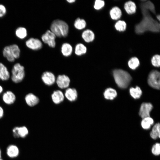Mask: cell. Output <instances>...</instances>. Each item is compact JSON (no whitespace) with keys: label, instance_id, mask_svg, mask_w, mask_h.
<instances>
[{"label":"cell","instance_id":"f546056e","mask_svg":"<svg viewBox=\"0 0 160 160\" xmlns=\"http://www.w3.org/2000/svg\"><path fill=\"white\" fill-rule=\"evenodd\" d=\"M74 26L77 29L81 30L85 28L86 26V23L84 19L78 18L75 20Z\"/></svg>","mask_w":160,"mask_h":160},{"label":"cell","instance_id":"ab89813d","mask_svg":"<svg viewBox=\"0 0 160 160\" xmlns=\"http://www.w3.org/2000/svg\"><path fill=\"white\" fill-rule=\"evenodd\" d=\"M156 17H157V19L159 20V21L160 19V15H157L156 16Z\"/></svg>","mask_w":160,"mask_h":160},{"label":"cell","instance_id":"d6986e66","mask_svg":"<svg viewBox=\"0 0 160 160\" xmlns=\"http://www.w3.org/2000/svg\"><path fill=\"white\" fill-rule=\"evenodd\" d=\"M15 35L16 36L20 39L25 38L28 35V32L26 29L23 27H19L15 31Z\"/></svg>","mask_w":160,"mask_h":160},{"label":"cell","instance_id":"ffe728a7","mask_svg":"<svg viewBox=\"0 0 160 160\" xmlns=\"http://www.w3.org/2000/svg\"><path fill=\"white\" fill-rule=\"evenodd\" d=\"M150 136L152 139L154 140L160 137L159 123H157L153 126L150 133Z\"/></svg>","mask_w":160,"mask_h":160},{"label":"cell","instance_id":"cb8c5ba5","mask_svg":"<svg viewBox=\"0 0 160 160\" xmlns=\"http://www.w3.org/2000/svg\"><path fill=\"white\" fill-rule=\"evenodd\" d=\"M111 18L114 20H117L120 18L122 15L121 11L119 8L117 7H113L110 12Z\"/></svg>","mask_w":160,"mask_h":160},{"label":"cell","instance_id":"277c9868","mask_svg":"<svg viewBox=\"0 0 160 160\" xmlns=\"http://www.w3.org/2000/svg\"><path fill=\"white\" fill-rule=\"evenodd\" d=\"M25 76L24 67L20 63H15L13 65L12 70V81L15 83H19L23 80Z\"/></svg>","mask_w":160,"mask_h":160},{"label":"cell","instance_id":"d590c367","mask_svg":"<svg viewBox=\"0 0 160 160\" xmlns=\"http://www.w3.org/2000/svg\"><path fill=\"white\" fill-rule=\"evenodd\" d=\"M7 12L6 7L4 5L0 4V18L4 17Z\"/></svg>","mask_w":160,"mask_h":160},{"label":"cell","instance_id":"1f68e13d","mask_svg":"<svg viewBox=\"0 0 160 160\" xmlns=\"http://www.w3.org/2000/svg\"><path fill=\"white\" fill-rule=\"evenodd\" d=\"M126 26V23L125 21L120 20L116 23L115 27L117 30L123 31L125 30Z\"/></svg>","mask_w":160,"mask_h":160},{"label":"cell","instance_id":"2e32d148","mask_svg":"<svg viewBox=\"0 0 160 160\" xmlns=\"http://www.w3.org/2000/svg\"><path fill=\"white\" fill-rule=\"evenodd\" d=\"M82 37L85 42L89 43L93 41L95 38V34L91 30L87 29L82 33Z\"/></svg>","mask_w":160,"mask_h":160},{"label":"cell","instance_id":"484cf974","mask_svg":"<svg viewBox=\"0 0 160 160\" xmlns=\"http://www.w3.org/2000/svg\"><path fill=\"white\" fill-rule=\"evenodd\" d=\"M72 47L69 43H64L61 47V52L63 55L66 57L70 56L72 52Z\"/></svg>","mask_w":160,"mask_h":160},{"label":"cell","instance_id":"4fadbf2b","mask_svg":"<svg viewBox=\"0 0 160 160\" xmlns=\"http://www.w3.org/2000/svg\"><path fill=\"white\" fill-rule=\"evenodd\" d=\"M25 100L27 104L31 107L35 105L39 102V98L32 93H29L27 94L25 96Z\"/></svg>","mask_w":160,"mask_h":160},{"label":"cell","instance_id":"8d00e7d4","mask_svg":"<svg viewBox=\"0 0 160 160\" xmlns=\"http://www.w3.org/2000/svg\"><path fill=\"white\" fill-rule=\"evenodd\" d=\"M4 115V110L0 106V119Z\"/></svg>","mask_w":160,"mask_h":160},{"label":"cell","instance_id":"52a82bcc","mask_svg":"<svg viewBox=\"0 0 160 160\" xmlns=\"http://www.w3.org/2000/svg\"><path fill=\"white\" fill-rule=\"evenodd\" d=\"M26 47L30 49L37 50L41 48L42 44L38 39L31 37L28 39L25 42Z\"/></svg>","mask_w":160,"mask_h":160},{"label":"cell","instance_id":"3957f363","mask_svg":"<svg viewBox=\"0 0 160 160\" xmlns=\"http://www.w3.org/2000/svg\"><path fill=\"white\" fill-rule=\"evenodd\" d=\"M68 28V25L65 22L58 19L54 20L50 26L51 31L59 37H66Z\"/></svg>","mask_w":160,"mask_h":160},{"label":"cell","instance_id":"74e56055","mask_svg":"<svg viewBox=\"0 0 160 160\" xmlns=\"http://www.w3.org/2000/svg\"><path fill=\"white\" fill-rule=\"evenodd\" d=\"M67 1L69 3H72L75 2V0H67Z\"/></svg>","mask_w":160,"mask_h":160},{"label":"cell","instance_id":"836d02e7","mask_svg":"<svg viewBox=\"0 0 160 160\" xmlns=\"http://www.w3.org/2000/svg\"><path fill=\"white\" fill-rule=\"evenodd\" d=\"M152 154L155 156H158L160 154V144L156 143L152 146L151 149Z\"/></svg>","mask_w":160,"mask_h":160},{"label":"cell","instance_id":"60d3db41","mask_svg":"<svg viewBox=\"0 0 160 160\" xmlns=\"http://www.w3.org/2000/svg\"><path fill=\"white\" fill-rule=\"evenodd\" d=\"M1 150L0 149V159H1Z\"/></svg>","mask_w":160,"mask_h":160},{"label":"cell","instance_id":"83f0119b","mask_svg":"<svg viewBox=\"0 0 160 160\" xmlns=\"http://www.w3.org/2000/svg\"><path fill=\"white\" fill-rule=\"evenodd\" d=\"M131 95L134 99H137L140 97L142 94V91L140 88L137 86L135 88L131 87L129 89Z\"/></svg>","mask_w":160,"mask_h":160},{"label":"cell","instance_id":"5bb4252c","mask_svg":"<svg viewBox=\"0 0 160 160\" xmlns=\"http://www.w3.org/2000/svg\"><path fill=\"white\" fill-rule=\"evenodd\" d=\"M10 76V73L7 67L0 63V79L3 81L8 80Z\"/></svg>","mask_w":160,"mask_h":160},{"label":"cell","instance_id":"603a6c76","mask_svg":"<svg viewBox=\"0 0 160 160\" xmlns=\"http://www.w3.org/2000/svg\"><path fill=\"white\" fill-rule=\"evenodd\" d=\"M154 123L153 119L151 117H147L143 119L141 122V126L144 129H149Z\"/></svg>","mask_w":160,"mask_h":160},{"label":"cell","instance_id":"4316f807","mask_svg":"<svg viewBox=\"0 0 160 160\" xmlns=\"http://www.w3.org/2000/svg\"><path fill=\"white\" fill-rule=\"evenodd\" d=\"M2 54L3 56L10 62H13L15 60V58L12 55L9 46L4 47L3 50Z\"/></svg>","mask_w":160,"mask_h":160},{"label":"cell","instance_id":"b9f144b4","mask_svg":"<svg viewBox=\"0 0 160 160\" xmlns=\"http://www.w3.org/2000/svg\"><path fill=\"white\" fill-rule=\"evenodd\" d=\"M0 160H3L1 159H0Z\"/></svg>","mask_w":160,"mask_h":160},{"label":"cell","instance_id":"d4e9b609","mask_svg":"<svg viewBox=\"0 0 160 160\" xmlns=\"http://www.w3.org/2000/svg\"><path fill=\"white\" fill-rule=\"evenodd\" d=\"M11 52L15 59L19 58L20 56V49L19 46L15 44L9 45Z\"/></svg>","mask_w":160,"mask_h":160},{"label":"cell","instance_id":"7a4b0ae2","mask_svg":"<svg viewBox=\"0 0 160 160\" xmlns=\"http://www.w3.org/2000/svg\"><path fill=\"white\" fill-rule=\"evenodd\" d=\"M113 75L117 85L122 89L127 88L132 79L131 75L128 72L122 69L114 70Z\"/></svg>","mask_w":160,"mask_h":160},{"label":"cell","instance_id":"30bf717a","mask_svg":"<svg viewBox=\"0 0 160 160\" xmlns=\"http://www.w3.org/2000/svg\"><path fill=\"white\" fill-rule=\"evenodd\" d=\"M13 136L15 138L25 137L28 134V131L25 126L22 127H16L12 130Z\"/></svg>","mask_w":160,"mask_h":160},{"label":"cell","instance_id":"8fae6325","mask_svg":"<svg viewBox=\"0 0 160 160\" xmlns=\"http://www.w3.org/2000/svg\"><path fill=\"white\" fill-rule=\"evenodd\" d=\"M41 79L44 82L48 85H52L55 81V77L54 75L52 73L47 71L43 73Z\"/></svg>","mask_w":160,"mask_h":160},{"label":"cell","instance_id":"7402d4cb","mask_svg":"<svg viewBox=\"0 0 160 160\" xmlns=\"http://www.w3.org/2000/svg\"><path fill=\"white\" fill-rule=\"evenodd\" d=\"M7 153L11 158H15L19 154V150L15 145H10L7 148Z\"/></svg>","mask_w":160,"mask_h":160},{"label":"cell","instance_id":"9a60e30c","mask_svg":"<svg viewBox=\"0 0 160 160\" xmlns=\"http://www.w3.org/2000/svg\"><path fill=\"white\" fill-rule=\"evenodd\" d=\"M65 95L68 100L71 101H73L76 99L77 97V93L75 89L69 88L66 90Z\"/></svg>","mask_w":160,"mask_h":160},{"label":"cell","instance_id":"7c38bea8","mask_svg":"<svg viewBox=\"0 0 160 160\" xmlns=\"http://www.w3.org/2000/svg\"><path fill=\"white\" fill-rule=\"evenodd\" d=\"M2 99L5 103L10 105L14 103L16 100V97L13 92L8 91L3 95Z\"/></svg>","mask_w":160,"mask_h":160},{"label":"cell","instance_id":"f35d334b","mask_svg":"<svg viewBox=\"0 0 160 160\" xmlns=\"http://www.w3.org/2000/svg\"><path fill=\"white\" fill-rule=\"evenodd\" d=\"M3 90V89L1 85H0V94L2 92Z\"/></svg>","mask_w":160,"mask_h":160},{"label":"cell","instance_id":"9c48e42d","mask_svg":"<svg viewBox=\"0 0 160 160\" xmlns=\"http://www.w3.org/2000/svg\"><path fill=\"white\" fill-rule=\"evenodd\" d=\"M70 82L69 78L64 75L58 76L56 80V83L58 86L61 89L67 87L69 85Z\"/></svg>","mask_w":160,"mask_h":160},{"label":"cell","instance_id":"6da1fadb","mask_svg":"<svg viewBox=\"0 0 160 160\" xmlns=\"http://www.w3.org/2000/svg\"><path fill=\"white\" fill-rule=\"evenodd\" d=\"M140 4L142 18L140 21L135 27V31L141 34L149 31L157 33L160 31V24L152 17L151 13L156 14L154 5L150 1H142Z\"/></svg>","mask_w":160,"mask_h":160},{"label":"cell","instance_id":"ac0fdd59","mask_svg":"<svg viewBox=\"0 0 160 160\" xmlns=\"http://www.w3.org/2000/svg\"><path fill=\"white\" fill-rule=\"evenodd\" d=\"M124 8L126 12L129 14H132L135 12L136 5L135 3L131 1L126 2L124 4Z\"/></svg>","mask_w":160,"mask_h":160},{"label":"cell","instance_id":"44dd1931","mask_svg":"<svg viewBox=\"0 0 160 160\" xmlns=\"http://www.w3.org/2000/svg\"><path fill=\"white\" fill-rule=\"evenodd\" d=\"M103 94L104 97L106 99L112 100L117 96V93L115 89L108 88L105 90Z\"/></svg>","mask_w":160,"mask_h":160},{"label":"cell","instance_id":"f1b7e54d","mask_svg":"<svg viewBox=\"0 0 160 160\" xmlns=\"http://www.w3.org/2000/svg\"><path fill=\"white\" fill-rule=\"evenodd\" d=\"M87 47L83 44L79 43L77 44L75 49V53L78 56H80L86 53Z\"/></svg>","mask_w":160,"mask_h":160},{"label":"cell","instance_id":"e575fe53","mask_svg":"<svg viewBox=\"0 0 160 160\" xmlns=\"http://www.w3.org/2000/svg\"><path fill=\"white\" fill-rule=\"evenodd\" d=\"M105 5L104 1L96 0L95 2L94 7L96 10H99L102 8Z\"/></svg>","mask_w":160,"mask_h":160},{"label":"cell","instance_id":"d6a6232c","mask_svg":"<svg viewBox=\"0 0 160 160\" xmlns=\"http://www.w3.org/2000/svg\"><path fill=\"white\" fill-rule=\"evenodd\" d=\"M152 65L156 67H159L160 65V56L159 55H156L153 56L151 60Z\"/></svg>","mask_w":160,"mask_h":160},{"label":"cell","instance_id":"8992f818","mask_svg":"<svg viewBox=\"0 0 160 160\" xmlns=\"http://www.w3.org/2000/svg\"><path fill=\"white\" fill-rule=\"evenodd\" d=\"M56 38V36L55 34L49 30H47L41 37L42 41L52 48L55 47V46Z\"/></svg>","mask_w":160,"mask_h":160},{"label":"cell","instance_id":"ba28073f","mask_svg":"<svg viewBox=\"0 0 160 160\" xmlns=\"http://www.w3.org/2000/svg\"><path fill=\"white\" fill-rule=\"evenodd\" d=\"M153 108V106L150 103H143L141 105L139 114L141 118L149 117L150 113Z\"/></svg>","mask_w":160,"mask_h":160},{"label":"cell","instance_id":"e0dca14e","mask_svg":"<svg viewBox=\"0 0 160 160\" xmlns=\"http://www.w3.org/2000/svg\"><path fill=\"white\" fill-rule=\"evenodd\" d=\"M52 100L54 103L59 104L62 102L64 99V95L60 90L55 91L52 95Z\"/></svg>","mask_w":160,"mask_h":160},{"label":"cell","instance_id":"4dcf8cb0","mask_svg":"<svg viewBox=\"0 0 160 160\" xmlns=\"http://www.w3.org/2000/svg\"><path fill=\"white\" fill-rule=\"evenodd\" d=\"M140 62L139 59L136 57H134L131 58L128 62L129 67L132 69H135L139 65Z\"/></svg>","mask_w":160,"mask_h":160},{"label":"cell","instance_id":"5b68a950","mask_svg":"<svg viewBox=\"0 0 160 160\" xmlns=\"http://www.w3.org/2000/svg\"><path fill=\"white\" fill-rule=\"evenodd\" d=\"M160 73L157 70H152L149 74L148 82L151 87L156 89H160Z\"/></svg>","mask_w":160,"mask_h":160}]
</instances>
